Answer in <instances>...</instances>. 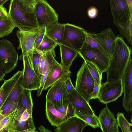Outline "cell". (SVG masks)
Instances as JSON below:
<instances>
[{
  "mask_svg": "<svg viewBox=\"0 0 132 132\" xmlns=\"http://www.w3.org/2000/svg\"><path fill=\"white\" fill-rule=\"evenodd\" d=\"M87 124L79 118L75 116L67 119L56 127L55 132H82Z\"/></svg>",
  "mask_w": 132,
  "mask_h": 132,
  "instance_id": "ac0fdd59",
  "label": "cell"
},
{
  "mask_svg": "<svg viewBox=\"0 0 132 132\" xmlns=\"http://www.w3.org/2000/svg\"><path fill=\"white\" fill-rule=\"evenodd\" d=\"M53 53L51 55L48 63L44 68L42 75V78L40 85L39 88L37 90V94L38 96H40L43 90L44 84L50 69L51 65L55 59Z\"/></svg>",
  "mask_w": 132,
  "mask_h": 132,
  "instance_id": "f546056e",
  "label": "cell"
},
{
  "mask_svg": "<svg viewBox=\"0 0 132 132\" xmlns=\"http://www.w3.org/2000/svg\"><path fill=\"white\" fill-rule=\"evenodd\" d=\"M98 13L97 9L94 7H90L87 10L88 16L92 19L95 18L97 16Z\"/></svg>",
  "mask_w": 132,
  "mask_h": 132,
  "instance_id": "60d3db41",
  "label": "cell"
},
{
  "mask_svg": "<svg viewBox=\"0 0 132 132\" xmlns=\"http://www.w3.org/2000/svg\"><path fill=\"white\" fill-rule=\"evenodd\" d=\"M23 74V70H18L9 79L4 80L0 87V111Z\"/></svg>",
  "mask_w": 132,
  "mask_h": 132,
  "instance_id": "e0dca14e",
  "label": "cell"
},
{
  "mask_svg": "<svg viewBox=\"0 0 132 132\" xmlns=\"http://www.w3.org/2000/svg\"><path fill=\"white\" fill-rule=\"evenodd\" d=\"M120 34L126 38L129 44H132V19L127 23L118 26V27Z\"/></svg>",
  "mask_w": 132,
  "mask_h": 132,
  "instance_id": "83f0119b",
  "label": "cell"
},
{
  "mask_svg": "<svg viewBox=\"0 0 132 132\" xmlns=\"http://www.w3.org/2000/svg\"><path fill=\"white\" fill-rule=\"evenodd\" d=\"M36 0H11L8 15L19 30L36 31L39 30L36 16Z\"/></svg>",
  "mask_w": 132,
  "mask_h": 132,
  "instance_id": "6da1fadb",
  "label": "cell"
},
{
  "mask_svg": "<svg viewBox=\"0 0 132 132\" xmlns=\"http://www.w3.org/2000/svg\"><path fill=\"white\" fill-rule=\"evenodd\" d=\"M123 93L121 79L106 82L100 87L98 96V101L106 104L116 101Z\"/></svg>",
  "mask_w": 132,
  "mask_h": 132,
  "instance_id": "30bf717a",
  "label": "cell"
},
{
  "mask_svg": "<svg viewBox=\"0 0 132 132\" xmlns=\"http://www.w3.org/2000/svg\"><path fill=\"white\" fill-rule=\"evenodd\" d=\"M75 116L81 119L94 129L100 128L98 117L95 114L93 115H76Z\"/></svg>",
  "mask_w": 132,
  "mask_h": 132,
  "instance_id": "4dcf8cb0",
  "label": "cell"
},
{
  "mask_svg": "<svg viewBox=\"0 0 132 132\" xmlns=\"http://www.w3.org/2000/svg\"><path fill=\"white\" fill-rule=\"evenodd\" d=\"M18 108L17 102L11 100H8L3 105L0 112L2 114L6 115L17 110Z\"/></svg>",
  "mask_w": 132,
  "mask_h": 132,
  "instance_id": "836d02e7",
  "label": "cell"
},
{
  "mask_svg": "<svg viewBox=\"0 0 132 132\" xmlns=\"http://www.w3.org/2000/svg\"><path fill=\"white\" fill-rule=\"evenodd\" d=\"M101 86L98 85L95 81V84L93 91L90 95V100L98 98V94Z\"/></svg>",
  "mask_w": 132,
  "mask_h": 132,
  "instance_id": "ab89813d",
  "label": "cell"
},
{
  "mask_svg": "<svg viewBox=\"0 0 132 132\" xmlns=\"http://www.w3.org/2000/svg\"><path fill=\"white\" fill-rule=\"evenodd\" d=\"M30 128L35 130H36L32 117H30L28 120L26 121L16 119L14 131L19 132Z\"/></svg>",
  "mask_w": 132,
  "mask_h": 132,
  "instance_id": "f1b7e54d",
  "label": "cell"
},
{
  "mask_svg": "<svg viewBox=\"0 0 132 132\" xmlns=\"http://www.w3.org/2000/svg\"><path fill=\"white\" fill-rule=\"evenodd\" d=\"M58 45L60 46L61 58L60 64L64 68L70 69L74 60L79 56L78 52L63 45Z\"/></svg>",
  "mask_w": 132,
  "mask_h": 132,
  "instance_id": "7402d4cb",
  "label": "cell"
},
{
  "mask_svg": "<svg viewBox=\"0 0 132 132\" xmlns=\"http://www.w3.org/2000/svg\"><path fill=\"white\" fill-rule=\"evenodd\" d=\"M31 117L27 112V110H26L21 115L17 116L16 119L26 121L28 120Z\"/></svg>",
  "mask_w": 132,
  "mask_h": 132,
  "instance_id": "b9f144b4",
  "label": "cell"
},
{
  "mask_svg": "<svg viewBox=\"0 0 132 132\" xmlns=\"http://www.w3.org/2000/svg\"><path fill=\"white\" fill-rule=\"evenodd\" d=\"M38 128L40 132H52L51 130L46 128L42 125Z\"/></svg>",
  "mask_w": 132,
  "mask_h": 132,
  "instance_id": "f6af8a7d",
  "label": "cell"
},
{
  "mask_svg": "<svg viewBox=\"0 0 132 132\" xmlns=\"http://www.w3.org/2000/svg\"><path fill=\"white\" fill-rule=\"evenodd\" d=\"M16 27L9 16H0V38L8 36Z\"/></svg>",
  "mask_w": 132,
  "mask_h": 132,
  "instance_id": "cb8c5ba5",
  "label": "cell"
},
{
  "mask_svg": "<svg viewBox=\"0 0 132 132\" xmlns=\"http://www.w3.org/2000/svg\"><path fill=\"white\" fill-rule=\"evenodd\" d=\"M12 132H19L17 131H12Z\"/></svg>",
  "mask_w": 132,
  "mask_h": 132,
  "instance_id": "816d5d0a",
  "label": "cell"
},
{
  "mask_svg": "<svg viewBox=\"0 0 132 132\" xmlns=\"http://www.w3.org/2000/svg\"><path fill=\"white\" fill-rule=\"evenodd\" d=\"M31 93V90L23 89L19 98L18 107L24 108L32 117L33 104Z\"/></svg>",
  "mask_w": 132,
  "mask_h": 132,
  "instance_id": "603a6c76",
  "label": "cell"
},
{
  "mask_svg": "<svg viewBox=\"0 0 132 132\" xmlns=\"http://www.w3.org/2000/svg\"><path fill=\"white\" fill-rule=\"evenodd\" d=\"M98 118L103 132H119L117 119L107 105L101 111Z\"/></svg>",
  "mask_w": 132,
  "mask_h": 132,
  "instance_id": "9a60e30c",
  "label": "cell"
},
{
  "mask_svg": "<svg viewBox=\"0 0 132 132\" xmlns=\"http://www.w3.org/2000/svg\"><path fill=\"white\" fill-rule=\"evenodd\" d=\"M57 44L45 34L42 41L37 50L44 53L48 52H52L56 56L54 49Z\"/></svg>",
  "mask_w": 132,
  "mask_h": 132,
  "instance_id": "484cf974",
  "label": "cell"
},
{
  "mask_svg": "<svg viewBox=\"0 0 132 132\" xmlns=\"http://www.w3.org/2000/svg\"><path fill=\"white\" fill-rule=\"evenodd\" d=\"M19 56L13 44L7 39L0 40V62L5 74L16 68Z\"/></svg>",
  "mask_w": 132,
  "mask_h": 132,
  "instance_id": "9c48e42d",
  "label": "cell"
},
{
  "mask_svg": "<svg viewBox=\"0 0 132 132\" xmlns=\"http://www.w3.org/2000/svg\"><path fill=\"white\" fill-rule=\"evenodd\" d=\"M8 13L6 9L3 6H0V16H8Z\"/></svg>",
  "mask_w": 132,
  "mask_h": 132,
  "instance_id": "7bdbcfd3",
  "label": "cell"
},
{
  "mask_svg": "<svg viewBox=\"0 0 132 132\" xmlns=\"http://www.w3.org/2000/svg\"><path fill=\"white\" fill-rule=\"evenodd\" d=\"M1 132H9L6 129H4L2 130Z\"/></svg>",
  "mask_w": 132,
  "mask_h": 132,
  "instance_id": "f907efd6",
  "label": "cell"
},
{
  "mask_svg": "<svg viewBox=\"0 0 132 132\" xmlns=\"http://www.w3.org/2000/svg\"><path fill=\"white\" fill-rule=\"evenodd\" d=\"M124 96L122 104L127 111L132 110V60L130 57L121 79Z\"/></svg>",
  "mask_w": 132,
  "mask_h": 132,
  "instance_id": "4fadbf2b",
  "label": "cell"
},
{
  "mask_svg": "<svg viewBox=\"0 0 132 132\" xmlns=\"http://www.w3.org/2000/svg\"><path fill=\"white\" fill-rule=\"evenodd\" d=\"M43 53L37 50H34L32 55V63L33 69L38 75L39 64L41 58Z\"/></svg>",
  "mask_w": 132,
  "mask_h": 132,
  "instance_id": "8d00e7d4",
  "label": "cell"
},
{
  "mask_svg": "<svg viewBox=\"0 0 132 132\" xmlns=\"http://www.w3.org/2000/svg\"><path fill=\"white\" fill-rule=\"evenodd\" d=\"M70 75H65L51 87L46 95V101L58 107L68 104L69 95L65 88V82Z\"/></svg>",
  "mask_w": 132,
  "mask_h": 132,
  "instance_id": "ba28073f",
  "label": "cell"
},
{
  "mask_svg": "<svg viewBox=\"0 0 132 132\" xmlns=\"http://www.w3.org/2000/svg\"><path fill=\"white\" fill-rule=\"evenodd\" d=\"M45 110L47 119L54 127L57 126L68 119L66 116L58 111L52 104L46 101Z\"/></svg>",
  "mask_w": 132,
  "mask_h": 132,
  "instance_id": "ffe728a7",
  "label": "cell"
},
{
  "mask_svg": "<svg viewBox=\"0 0 132 132\" xmlns=\"http://www.w3.org/2000/svg\"><path fill=\"white\" fill-rule=\"evenodd\" d=\"M118 125L121 128L122 132H132L130 127L131 123H129L125 117L124 114L118 112L117 114Z\"/></svg>",
  "mask_w": 132,
  "mask_h": 132,
  "instance_id": "d6a6232c",
  "label": "cell"
},
{
  "mask_svg": "<svg viewBox=\"0 0 132 132\" xmlns=\"http://www.w3.org/2000/svg\"><path fill=\"white\" fill-rule=\"evenodd\" d=\"M5 75L3 68L0 62V81L4 79Z\"/></svg>",
  "mask_w": 132,
  "mask_h": 132,
  "instance_id": "ee69618b",
  "label": "cell"
},
{
  "mask_svg": "<svg viewBox=\"0 0 132 132\" xmlns=\"http://www.w3.org/2000/svg\"><path fill=\"white\" fill-rule=\"evenodd\" d=\"M64 24V37L61 45L78 52L85 42L86 31L81 27L73 24Z\"/></svg>",
  "mask_w": 132,
  "mask_h": 132,
  "instance_id": "277c9868",
  "label": "cell"
},
{
  "mask_svg": "<svg viewBox=\"0 0 132 132\" xmlns=\"http://www.w3.org/2000/svg\"><path fill=\"white\" fill-rule=\"evenodd\" d=\"M22 76L18 80L7 100H11L18 103L19 97L24 89L22 86Z\"/></svg>",
  "mask_w": 132,
  "mask_h": 132,
  "instance_id": "1f68e13d",
  "label": "cell"
},
{
  "mask_svg": "<svg viewBox=\"0 0 132 132\" xmlns=\"http://www.w3.org/2000/svg\"><path fill=\"white\" fill-rule=\"evenodd\" d=\"M110 5L116 26L126 24L132 19V0H111Z\"/></svg>",
  "mask_w": 132,
  "mask_h": 132,
  "instance_id": "52a82bcc",
  "label": "cell"
},
{
  "mask_svg": "<svg viewBox=\"0 0 132 132\" xmlns=\"http://www.w3.org/2000/svg\"><path fill=\"white\" fill-rule=\"evenodd\" d=\"M35 10L39 29H46L52 24L58 22V14L47 1L36 0Z\"/></svg>",
  "mask_w": 132,
  "mask_h": 132,
  "instance_id": "3957f363",
  "label": "cell"
},
{
  "mask_svg": "<svg viewBox=\"0 0 132 132\" xmlns=\"http://www.w3.org/2000/svg\"><path fill=\"white\" fill-rule=\"evenodd\" d=\"M22 60L23 69L22 86L23 88L31 91L37 90L40 85L42 75L36 73L27 56H24Z\"/></svg>",
  "mask_w": 132,
  "mask_h": 132,
  "instance_id": "8fae6325",
  "label": "cell"
},
{
  "mask_svg": "<svg viewBox=\"0 0 132 132\" xmlns=\"http://www.w3.org/2000/svg\"><path fill=\"white\" fill-rule=\"evenodd\" d=\"M64 30V24L57 22L46 29L45 34L58 45H61L63 38Z\"/></svg>",
  "mask_w": 132,
  "mask_h": 132,
  "instance_id": "44dd1931",
  "label": "cell"
},
{
  "mask_svg": "<svg viewBox=\"0 0 132 132\" xmlns=\"http://www.w3.org/2000/svg\"><path fill=\"white\" fill-rule=\"evenodd\" d=\"M131 53V48L123 38L119 35L116 36L113 52L105 71L107 74L106 82L122 79Z\"/></svg>",
  "mask_w": 132,
  "mask_h": 132,
  "instance_id": "7a4b0ae2",
  "label": "cell"
},
{
  "mask_svg": "<svg viewBox=\"0 0 132 132\" xmlns=\"http://www.w3.org/2000/svg\"><path fill=\"white\" fill-rule=\"evenodd\" d=\"M18 114L17 110L10 114L5 115L1 120L0 125V132L4 129L9 132L14 131V126Z\"/></svg>",
  "mask_w": 132,
  "mask_h": 132,
  "instance_id": "d4e9b609",
  "label": "cell"
},
{
  "mask_svg": "<svg viewBox=\"0 0 132 132\" xmlns=\"http://www.w3.org/2000/svg\"><path fill=\"white\" fill-rule=\"evenodd\" d=\"M94 84L95 80L84 61L77 74L75 89L89 102Z\"/></svg>",
  "mask_w": 132,
  "mask_h": 132,
  "instance_id": "8992f818",
  "label": "cell"
},
{
  "mask_svg": "<svg viewBox=\"0 0 132 132\" xmlns=\"http://www.w3.org/2000/svg\"><path fill=\"white\" fill-rule=\"evenodd\" d=\"M8 1V0H0V6H3V4Z\"/></svg>",
  "mask_w": 132,
  "mask_h": 132,
  "instance_id": "c3c4849f",
  "label": "cell"
},
{
  "mask_svg": "<svg viewBox=\"0 0 132 132\" xmlns=\"http://www.w3.org/2000/svg\"><path fill=\"white\" fill-rule=\"evenodd\" d=\"M54 106L58 111L66 116L68 118L75 116L74 108L69 98L68 105L61 107Z\"/></svg>",
  "mask_w": 132,
  "mask_h": 132,
  "instance_id": "d590c367",
  "label": "cell"
},
{
  "mask_svg": "<svg viewBox=\"0 0 132 132\" xmlns=\"http://www.w3.org/2000/svg\"><path fill=\"white\" fill-rule=\"evenodd\" d=\"M84 61L95 81L98 85L101 86L102 75L101 74L97 67L92 63L88 61Z\"/></svg>",
  "mask_w": 132,
  "mask_h": 132,
  "instance_id": "e575fe53",
  "label": "cell"
},
{
  "mask_svg": "<svg viewBox=\"0 0 132 132\" xmlns=\"http://www.w3.org/2000/svg\"><path fill=\"white\" fill-rule=\"evenodd\" d=\"M76 115H93L95 113L87 102L75 89L69 94Z\"/></svg>",
  "mask_w": 132,
  "mask_h": 132,
  "instance_id": "5bb4252c",
  "label": "cell"
},
{
  "mask_svg": "<svg viewBox=\"0 0 132 132\" xmlns=\"http://www.w3.org/2000/svg\"><path fill=\"white\" fill-rule=\"evenodd\" d=\"M19 132H39L37 131L33 130L31 128H29L25 130L21 131Z\"/></svg>",
  "mask_w": 132,
  "mask_h": 132,
  "instance_id": "7dc6e473",
  "label": "cell"
},
{
  "mask_svg": "<svg viewBox=\"0 0 132 132\" xmlns=\"http://www.w3.org/2000/svg\"><path fill=\"white\" fill-rule=\"evenodd\" d=\"M78 53L79 56L84 61H88L95 65L102 75L106 70L110 58L106 56L98 49L92 47L85 42Z\"/></svg>",
  "mask_w": 132,
  "mask_h": 132,
  "instance_id": "5b68a950",
  "label": "cell"
},
{
  "mask_svg": "<svg viewBox=\"0 0 132 132\" xmlns=\"http://www.w3.org/2000/svg\"><path fill=\"white\" fill-rule=\"evenodd\" d=\"M18 114L17 116H18L21 115L26 110L24 108L22 107L18 108L17 109Z\"/></svg>",
  "mask_w": 132,
  "mask_h": 132,
  "instance_id": "bcb514c9",
  "label": "cell"
},
{
  "mask_svg": "<svg viewBox=\"0 0 132 132\" xmlns=\"http://www.w3.org/2000/svg\"><path fill=\"white\" fill-rule=\"evenodd\" d=\"M39 30L36 31H26L18 30L16 35L19 42L18 50L21 49V54L19 56V59L22 60L23 57L27 56L32 60L34 50V43Z\"/></svg>",
  "mask_w": 132,
  "mask_h": 132,
  "instance_id": "7c38bea8",
  "label": "cell"
},
{
  "mask_svg": "<svg viewBox=\"0 0 132 132\" xmlns=\"http://www.w3.org/2000/svg\"><path fill=\"white\" fill-rule=\"evenodd\" d=\"M65 85L67 91L69 94L75 89L71 82L70 76L65 81Z\"/></svg>",
  "mask_w": 132,
  "mask_h": 132,
  "instance_id": "f35d334b",
  "label": "cell"
},
{
  "mask_svg": "<svg viewBox=\"0 0 132 132\" xmlns=\"http://www.w3.org/2000/svg\"><path fill=\"white\" fill-rule=\"evenodd\" d=\"M71 73L70 69L62 67L55 59L51 65L45 81L43 90H46L67 75Z\"/></svg>",
  "mask_w": 132,
  "mask_h": 132,
  "instance_id": "2e32d148",
  "label": "cell"
},
{
  "mask_svg": "<svg viewBox=\"0 0 132 132\" xmlns=\"http://www.w3.org/2000/svg\"><path fill=\"white\" fill-rule=\"evenodd\" d=\"M5 115L2 114L0 112V125H1V122L3 119L4 118Z\"/></svg>",
  "mask_w": 132,
  "mask_h": 132,
  "instance_id": "681fc988",
  "label": "cell"
},
{
  "mask_svg": "<svg viewBox=\"0 0 132 132\" xmlns=\"http://www.w3.org/2000/svg\"><path fill=\"white\" fill-rule=\"evenodd\" d=\"M86 42L92 47L100 50L107 57H110L105 48L97 38L95 33H88L86 31Z\"/></svg>",
  "mask_w": 132,
  "mask_h": 132,
  "instance_id": "4316f807",
  "label": "cell"
},
{
  "mask_svg": "<svg viewBox=\"0 0 132 132\" xmlns=\"http://www.w3.org/2000/svg\"><path fill=\"white\" fill-rule=\"evenodd\" d=\"M46 30L45 28L39 29L38 33L34 43V50L37 49L42 42L45 34Z\"/></svg>",
  "mask_w": 132,
  "mask_h": 132,
  "instance_id": "74e56055",
  "label": "cell"
},
{
  "mask_svg": "<svg viewBox=\"0 0 132 132\" xmlns=\"http://www.w3.org/2000/svg\"><path fill=\"white\" fill-rule=\"evenodd\" d=\"M97 39L105 48L110 57L114 49L116 37L111 28H108L100 33L95 34Z\"/></svg>",
  "mask_w": 132,
  "mask_h": 132,
  "instance_id": "d6986e66",
  "label": "cell"
}]
</instances>
